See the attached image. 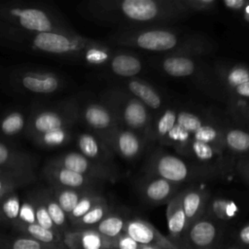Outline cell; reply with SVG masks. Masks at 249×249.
<instances>
[{"label":"cell","mask_w":249,"mask_h":249,"mask_svg":"<svg viewBox=\"0 0 249 249\" xmlns=\"http://www.w3.org/2000/svg\"><path fill=\"white\" fill-rule=\"evenodd\" d=\"M78 11L116 32L170 26L192 16L180 0H89L80 3Z\"/></svg>","instance_id":"obj_1"},{"label":"cell","mask_w":249,"mask_h":249,"mask_svg":"<svg viewBox=\"0 0 249 249\" xmlns=\"http://www.w3.org/2000/svg\"><path fill=\"white\" fill-rule=\"evenodd\" d=\"M110 42L161 55L201 56L214 51V42L205 35L171 26L115 32Z\"/></svg>","instance_id":"obj_2"},{"label":"cell","mask_w":249,"mask_h":249,"mask_svg":"<svg viewBox=\"0 0 249 249\" xmlns=\"http://www.w3.org/2000/svg\"><path fill=\"white\" fill-rule=\"evenodd\" d=\"M96 41L77 32H32L0 22V45L47 55L81 60L84 52Z\"/></svg>","instance_id":"obj_3"},{"label":"cell","mask_w":249,"mask_h":249,"mask_svg":"<svg viewBox=\"0 0 249 249\" xmlns=\"http://www.w3.org/2000/svg\"><path fill=\"white\" fill-rule=\"evenodd\" d=\"M0 22L32 32H76L58 11L36 2L0 1Z\"/></svg>","instance_id":"obj_4"},{"label":"cell","mask_w":249,"mask_h":249,"mask_svg":"<svg viewBox=\"0 0 249 249\" xmlns=\"http://www.w3.org/2000/svg\"><path fill=\"white\" fill-rule=\"evenodd\" d=\"M144 174L158 176L182 186L198 184L201 181H212L223 176L220 171L211 166L185 160L181 156L159 149L148 155L144 165Z\"/></svg>","instance_id":"obj_5"},{"label":"cell","mask_w":249,"mask_h":249,"mask_svg":"<svg viewBox=\"0 0 249 249\" xmlns=\"http://www.w3.org/2000/svg\"><path fill=\"white\" fill-rule=\"evenodd\" d=\"M80 121V103L74 98L30 110L25 135L33 141L40 135L59 129H72Z\"/></svg>","instance_id":"obj_6"},{"label":"cell","mask_w":249,"mask_h":249,"mask_svg":"<svg viewBox=\"0 0 249 249\" xmlns=\"http://www.w3.org/2000/svg\"><path fill=\"white\" fill-rule=\"evenodd\" d=\"M100 101L111 109L119 126L136 131L146 138L153 115L138 99L116 86L102 91Z\"/></svg>","instance_id":"obj_7"},{"label":"cell","mask_w":249,"mask_h":249,"mask_svg":"<svg viewBox=\"0 0 249 249\" xmlns=\"http://www.w3.org/2000/svg\"><path fill=\"white\" fill-rule=\"evenodd\" d=\"M216 75L230 95L232 113L249 105V66L244 63L222 65L216 69Z\"/></svg>","instance_id":"obj_8"},{"label":"cell","mask_w":249,"mask_h":249,"mask_svg":"<svg viewBox=\"0 0 249 249\" xmlns=\"http://www.w3.org/2000/svg\"><path fill=\"white\" fill-rule=\"evenodd\" d=\"M48 162L104 183H115L120 179V172L114 165H107L91 160L79 152H68L62 154L50 160Z\"/></svg>","instance_id":"obj_9"},{"label":"cell","mask_w":249,"mask_h":249,"mask_svg":"<svg viewBox=\"0 0 249 249\" xmlns=\"http://www.w3.org/2000/svg\"><path fill=\"white\" fill-rule=\"evenodd\" d=\"M12 85L21 91L52 94L64 87V79L58 74L43 70H15L10 76Z\"/></svg>","instance_id":"obj_10"},{"label":"cell","mask_w":249,"mask_h":249,"mask_svg":"<svg viewBox=\"0 0 249 249\" xmlns=\"http://www.w3.org/2000/svg\"><path fill=\"white\" fill-rule=\"evenodd\" d=\"M115 156L131 161L137 160L145 151L148 141L136 131L117 126L110 133L100 138Z\"/></svg>","instance_id":"obj_11"},{"label":"cell","mask_w":249,"mask_h":249,"mask_svg":"<svg viewBox=\"0 0 249 249\" xmlns=\"http://www.w3.org/2000/svg\"><path fill=\"white\" fill-rule=\"evenodd\" d=\"M183 188L182 185L146 174L136 182V190L140 198L153 206L167 204Z\"/></svg>","instance_id":"obj_12"},{"label":"cell","mask_w":249,"mask_h":249,"mask_svg":"<svg viewBox=\"0 0 249 249\" xmlns=\"http://www.w3.org/2000/svg\"><path fill=\"white\" fill-rule=\"evenodd\" d=\"M42 174L45 180L49 183L50 187L53 188L100 192V189L104 183L49 162H47L43 167Z\"/></svg>","instance_id":"obj_13"},{"label":"cell","mask_w":249,"mask_h":249,"mask_svg":"<svg viewBox=\"0 0 249 249\" xmlns=\"http://www.w3.org/2000/svg\"><path fill=\"white\" fill-rule=\"evenodd\" d=\"M228 228L203 216L188 230L192 249H220L228 232Z\"/></svg>","instance_id":"obj_14"},{"label":"cell","mask_w":249,"mask_h":249,"mask_svg":"<svg viewBox=\"0 0 249 249\" xmlns=\"http://www.w3.org/2000/svg\"><path fill=\"white\" fill-rule=\"evenodd\" d=\"M206 120L198 112L192 109H179L176 124L169 133L164 146L173 147L179 155L192 141L195 133Z\"/></svg>","instance_id":"obj_15"},{"label":"cell","mask_w":249,"mask_h":249,"mask_svg":"<svg viewBox=\"0 0 249 249\" xmlns=\"http://www.w3.org/2000/svg\"><path fill=\"white\" fill-rule=\"evenodd\" d=\"M80 120L99 138L119 126L111 109L101 101H89L80 105Z\"/></svg>","instance_id":"obj_16"},{"label":"cell","mask_w":249,"mask_h":249,"mask_svg":"<svg viewBox=\"0 0 249 249\" xmlns=\"http://www.w3.org/2000/svg\"><path fill=\"white\" fill-rule=\"evenodd\" d=\"M182 190L166 204V223L168 231L166 236L176 249H192L188 238L186 216L182 207Z\"/></svg>","instance_id":"obj_17"},{"label":"cell","mask_w":249,"mask_h":249,"mask_svg":"<svg viewBox=\"0 0 249 249\" xmlns=\"http://www.w3.org/2000/svg\"><path fill=\"white\" fill-rule=\"evenodd\" d=\"M157 66L165 75L178 79L201 77L206 72L205 63L193 55H161Z\"/></svg>","instance_id":"obj_18"},{"label":"cell","mask_w":249,"mask_h":249,"mask_svg":"<svg viewBox=\"0 0 249 249\" xmlns=\"http://www.w3.org/2000/svg\"><path fill=\"white\" fill-rule=\"evenodd\" d=\"M124 232L140 245L160 249H176L167 236L162 234L153 224L140 217H130L124 227Z\"/></svg>","instance_id":"obj_19"},{"label":"cell","mask_w":249,"mask_h":249,"mask_svg":"<svg viewBox=\"0 0 249 249\" xmlns=\"http://www.w3.org/2000/svg\"><path fill=\"white\" fill-rule=\"evenodd\" d=\"M240 214V206L235 200L221 195H211L203 216L231 229V225L237 222Z\"/></svg>","instance_id":"obj_20"},{"label":"cell","mask_w":249,"mask_h":249,"mask_svg":"<svg viewBox=\"0 0 249 249\" xmlns=\"http://www.w3.org/2000/svg\"><path fill=\"white\" fill-rule=\"evenodd\" d=\"M211 193L198 184H192L182 190V207L186 216L188 230L203 217Z\"/></svg>","instance_id":"obj_21"},{"label":"cell","mask_w":249,"mask_h":249,"mask_svg":"<svg viewBox=\"0 0 249 249\" xmlns=\"http://www.w3.org/2000/svg\"><path fill=\"white\" fill-rule=\"evenodd\" d=\"M120 87L144 104L153 116L165 106V101L163 100L162 95L154 88V86L142 79L136 77L124 79Z\"/></svg>","instance_id":"obj_22"},{"label":"cell","mask_w":249,"mask_h":249,"mask_svg":"<svg viewBox=\"0 0 249 249\" xmlns=\"http://www.w3.org/2000/svg\"><path fill=\"white\" fill-rule=\"evenodd\" d=\"M178 110L179 107L175 105H165L160 112L152 117L146 133L148 143L156 142L160 145H164L176 124Z\"/></svg>","instance_id":"obj_23"},{"label":"cell","mask_w":249,"mask_h":249,"mask_svg":"<svg viewBox=\"0 0 249 249\" xmlns=\"http://www.w3.org/2000/svg\"><path fill=\"white\" fill-rule=\"evenodd\" d=\"M76 145L79 153H81L86 158L103 164L114 165V153L94 133H79L76 137Z\"/></svg>","instance_id":"obj_24"},{"label":"cell","mask_w":249,"mask_h":249,"mask_svg":"<svg viewBox=\"0 0 249 249\" xmlns=\"http://www.w3.org/2000/svg\"><path fill=\"white\" fill-rule=\"evenodd\" d=\"M63 244L67 249H110V238L93 229H70L63 233Z\"/></svg>","instance_id":"obj_25"},{"label":"cell","mask_w":249,"mask_h":249,"mask_svg":"<svg viewBox=\"0 0 249 249\" xmlns=\"http://www.w3.org/2000/svg\"><path fill=\"white\" fill-rule=\"evenodd\" d=\"M0 166L19 172L35 173L37 159L29 153L0 142Z\"/></svg>","instance_id":"obj_26"},{"label":"cell","mask_w":249,"mask_h":249,"mask_svg":"<svg viewBox=\"0 0 249 249\" xmlns=\"http://www.w3.org/2000/svg\"><path fill=\"white\" fill-rule=\"evenodd\" d=\"M107 66L114 75L123 79L135 78L143 70V63L138 56L123 52L114 53Z\"/></svg>","instance_id":"obj_27"},{"label":"cell","mask_w":249,"mask_h":249,"mask_svg":"<svg viewBox=\"0 0 249 249\" xmlns=\"http://www.w3.org/2000/svg\"><path fill=\"white\" fill-rule=\"evenodd\" d=\"M223 142L226 151L237 159L249 157V131L240 127L224 125Z\"/></svg>","instance_id":"obj_28"},{"label":"cell","mask_w":249,"mask_h":249,"mask_svg":"<svg viewBox=\"0 0 249 249\" xmlns=\"http://www.w3.org/2000/svg\"><path fill=\"white\" fill-rule=\"evenodd\" d=\"M29 113L25 109H14L6 112L0 119V134L12 137L24 132Z\"/></svg>","instance_id":"obj_29"},{"label":"cell","mask_w":249,"mask_h":249,"mask_svg":"<svg viewBox=\"0 0 249 249\" xmlns=\"http://www.w3.org/2000/svg\"><path fill=\"white\" fill-rule=\"evenodd\" d=\"M130 216L123 210H111L94 228V231L108 238H114L124 232V227Z\"/></svg>","instance_id":"obj_30"},{"label":"cell","mask_w":249,"mask_h":249,"mask_svg":"<svg viewBox=\"0 0 249 249\" xmlns=\"http://www.w3.org/2000/svg\"><path fill=\"white\" fill-rule=\"evenodd\" d=\"M37 190L47 208V211L52 221L55 225L56 229L63 235L64 232L70 230V224H69L67 215L55 200L50 188H38Z\"/></svg>","instance_id":"obj_31"},{"label":"cell","mask_w":249,"mask_h":249,"mask_svg":"<svg viewBox=\"0 0 249 249\" xmlns=\"http://www.w3.org/2000/svg\"><path fill=\"white\" fill-rule=\"evenodd\" d=\"M16 232L31 237L46 244H63V235L58 231L48 230L39 224L17 225L12 228Z\"/></svg>","instance_id":"obj_32"},{"label":"cell","mask_w":249,"mask_h":249,"mask_svg":"<svg viewBox=\"0 0 249 249\" xmlns=\"http://www.w3.org/2000/svg\"><path fill=\"white\" fill-rule=\"evenodd\" d=\"M64 244H46L23 234L7 235L0 233V249H60Z\"/></svg>","instance_id":"obj_33"},{"label":"cell","mask_w":249,"mask_h":249,"mask_svg":"<svg viewBox=\"0 0 249 249\" xmlns=\"http://www.w3.org/2000/svg\"><path fill=\"white\" fill-rule=\"evenodd\" d=\"M21 199L18 192H12L0 198V224L13 227L18 217Z\"/></svg>","instance_id":"obj_34"},{"label":"cell","mask_w":249,"mask_h":249,"mask_svg":"<svg viewBox=\"0 0 249 249\" xmlns=\"http://www.w3.org/2000/svg\"><path fill=\"white\" fill-rule=\"evenodd\" d=\"M112 210L107 199L104 198L96 205H94L89 212H87L83 217L77 220L70 226L72 230H87L94 228L109 212Z\"/></svg>","instance_id":"obj_35"},{"label":"cell","mask_w":249,"mask_h":249,"mask_svg":"<svg viewBox=\"0 0 249 249\" xmlns=\"http://www.w3.org/2000/svg\"><path fill=\"white\" fill-rule=\"evenodd\" d=\"M114 52L110 46L101 41H96L83 53L81 61L93 66L107 65Z\"/></svg>","instance_id":"obj_36"},{"label":"cell","mask_w":249,"mask_h":249,"mask_svg":"<svg viewBox=\"0 0 249 249\" xmlns=\"http://www.w3.org/2000/svg\"><path fill=\"white\" fill-rule=\"evenodd\" d=\"M53 196H54L55 200L68 215L72 212L75 208L79 200L89 192H95V191H86V190H75V189H65V188H53L49 187Z\"/></svg>","instance_id":"obj_37"},{"label":"cell","mask_w":249,"mask_h":249,"mask_svg":"<svg viewBox=\"0 0 249 249\" xmlns=\"http://www.w3.org/2000/svg\"><path fill=\"white\" fill-rule=\"evenodd\" d=\"M72 139V129L64 128L56 131L49 132L35 138L33 142L42 148L52 149L61 147Z\"/></svg>","instance_id":"obj_38"},{"label":"cell","mask_w":249,"mask_h":249,"mask_svg":"<svg viewBox=\"0 0 249 249\" xmlns=\"http://www.w3.org/2000/svg\"><path fill=\"white\" fill-rule=\"evenodd\" d=\"M105 196H102L101 192H89L87 193L77 203L72 212L68 215V221L70 226L83 217L87 212H89L94 205L103 200Z\"/></svg>","instance_id":"obj_39"},{"label":"cell","mask_w":249,"mask_h":249,"mask_svg":"<svg viewBox=\"0 0 249 249\" xmlns=\"http://www.w3.org/2000/svg\"><path fill=\"white\" fill-rule=\"evenodd\" d=\"M27 196L30 197L31 201H32V204H33V207H34V211H35V217H36V222L37 224H39L40 226L48 229V230H51V231H58L60 232L55 225L53 224V222L52 221L48 211H47V208L38 193V190L35 189V190H32L30 191Z\"/></svg>","instance_id":"obj_40"},{"label":"cell","mask_w":249,"mask_h":249,"mask_svg":"<svg viewBox=\"0 0 249 249\" xmlns=\"http://www.w3.org/2000/svg\"><path fill=\"white\" fill-rule=\"evenodd\" d=\"M35 223H37V222H36L34 207H33L30 197L26 195L25 197L23 198V200H21V202H20V208H19L18 221L14 226L29 225V224H35Z\"/></svg>","instance_id":"obj_41"},{"label":"cell","mask_w":249,"mask_h":249,"mask_svg":"<svg viewBox=\"0 0 249 249\" xmlns=\"http://www.w3.org/2000/svg\"><path fill=\"white\" fill-rule=\"evenodd\" d=\"M180 2L192 15L214 11L219 3L217 0H180Z\"/></svg>","instance_id":"obj_42"},{"label":"cell","mask_w":249,"mask_h":249,"mask_svg":"<svg viewBox=\"0 0 249 249\" xmlns=\"http://www.w3.org/2000/svg\"><path fill=\"white\" fill-rule=\"evenodd\" d=\"M228 234L233 241L242 247L249 249V221H246L234 228L229 229Z\"/></svg>","instance_id":"obj_43"},{"label":"cell","mask_w":249,"mask_h":249,"mask_svg":"<svg viewBox=\"0 0 249 249\" xmlns=\"http://www.w3.org/2000/svg\"><path fill=\"white\" fill-rule=\"evenodd\" d=\"M36 181V178L21 179H0V198L7 194L16 192L18 189L25 187Z\"/></svg>","instance_id":"obj_44"},{"label":"cell","mask_w":249,"mask_h":249,"mask_svg":"<svg viewBox=\"0 0 249 249\" xmlns=\"http://www.w3.org/2000/svg\"><path fill=\"white\" fill-rule=\"evenodd\" d=\"M140 244L132 239L125 232L110 238V249H139Z\"/></svg>","instance_id":"obj_45"},{"label":"cell","mask_w":249,"mask_h":249,"mask_svg":"<svg viewBox=\"0 0 249 249\" xmlns=\"http://www.w3.org/2000/svg\"><path fill=\"white\" fill-rule=\"evenodd\" d=\"M234 168L239 177L249 185V157L238 158L234 163Z\"/></svg>","instance_id":"obj_46"},{"label":"cell","mask_w":249,"mask_h":249,"mask_svg":"<svg viewBox=\"0 0 249 249\" xmlns=\"http://www.w3.org/2000/svg\"><path fill=\"white\" fill-rule=\"evenodd\" d=\"M21 178H36L35 173L19 172L7 169L0 166V179H21Z\"/></svg>","instance_id":"obj_47"},{"label":"cell","mask_w":249,"mask_h":249,"mask_svg":"<svg viewBox=\"0 0 249 249\" xmlns=\"http://www.w3.org/2000/svg\"><path fill=\"white\" fill-rule=\"evenodd\" d=\"M247 2L248 0H224L222 4L230 11L241 13Z\"/></svg>","instance_id":"obj_48"},{"label":"cell","mask_w":249,"mask_h":249,"mask_svg":"<svg viewBox=\"0 0 249 249\" xmlns=\"http://www.w3.org/2000/svg\"><path fill=\"white\" fill-rule=\"evenodd\" d=\"M220 249H246L244 247H242L241 245H239L238 243H236L235 241H233L228 234H226V237L223 241V244L221 245Z\"/></svg>","instance_id":"obj_49"},{"label":"cell","mask_w":249,"mask_h":249,"mask_svg":"<svg viewBox=\"0 0 249 249\" xmlns=\"http://www.w3.org/2000/svg\"><path fill=\"white\" fill-rule=\"evenodd\" d=\"M233 115L235 116V118L241 122V123H246L249 124V105L246 107H243L241 109H239L238 111L234 112Z\"/></svg>","instance_id":"obj_50"},{"label":"cell","mask_w":249,"mask_h":249,"mask_svg":"<svg viewBox=\"0 0 249 249\" xmlns=\"http://www.w3.org/2000/svg\"><path fill=\"white\" fill-rule=\"evenodd\" d=\"M240 14H241L242 19H243L246 23H249V0H248L246 6L244 7V9L242 10V12H241Z\"/></svg>","instance_id":"obj_51"},{"label":"cell","mask_w":249,"mask_h":249,"mask_svg":"<svg viewBox=\"0 0 249 249\" xmlns=\"http://www.w3.org/2000/svg\"><path fill=\"white\" fill-rule=\"evenodd\" d=\"M139 249H160V248L154 247V246H148V245H141Z\"/></svg>","instance_id":"obj_52"},{"label":"cell","mask_w":249,"mask_h":249,"mask_svg":"<svg viewBox=\"0 0 249 249\" xmlns=\"http://www.w3.org/2000/svg\"><path fill=\"white\" fill-rule=\"evenodd\" d=\"M60 249H67V248H66V247H64V248H60Z\"/></svg>","instance_id":"obj_53"}]
</instances>
